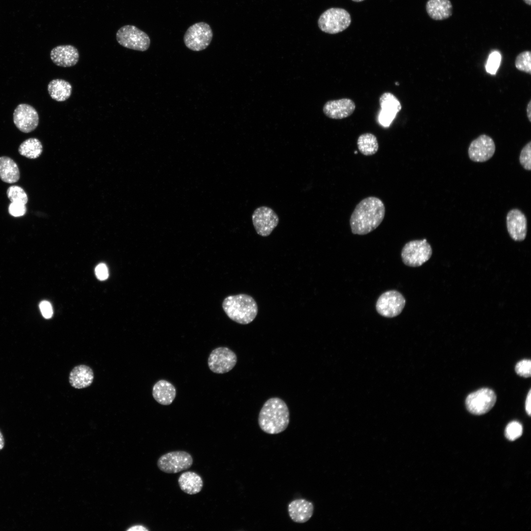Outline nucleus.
Segmentation results:
<instances>
[{"instance_id":"obj_1","label":"nucleus","mask_w":531,"mask_h":531,"mask_svg":"<svg viewBox=\"0 0 531 531\" xmlns=\"http://www.w3.org/2000/svg\"><path fill=\"white\" fill-rule=\"evenodd\" d=\"M385 209L383 201L370 196L362 200L355 206L350 219L353 234L364 235L375 230L382 222Z\"/></svg>"},{"instance_id":"obj_2","label":"nucleus","mask_w":531,"mask_h":531,"mask_svg":"<svg viewBox=\"0 0 531 531\" xmlns=\"http://www.w3.org/2000/svg\"><path fill=\"white\" fill-rule=\"evenodd\" d=\"M290 413L286 403L281 399L273 397L263 405L259 414V425L264 432L277 434L288 426Z\"/></svg>"},{"instance_id":"obj_3","label":"nucleus","mask_w":531,"mask_h":531,"mask_svg":"<svg viewBox=\"0 0 531 531\" xmlns=\"http://www.w3.org/2000/svg\"><path fill=\"white\" fill-rule=\"evenodd\" d=\"M222 308L227 316L241 324L251 323L258 314V305L250 295L240 294L227 296L222 302Z\"/></svg>"},{"instance_id":"obj_4","label":"nucleus","mask_w":531,"mask_h":531,"mask_svg":"<svg viewBox=\"0 0 531 531\" xmlns=\"http://www.w3.org/2000/svg\"><path fill=\"white\" fill-rule=\"evenodd\" d=\"M351 23L349 13L343 8H330L320 16L318 24L320 29L329 34H336L346 30Z\"/></svg>"},{"instance_id":"obj_5","label":"nucleus","mask_w":531,"mask_h":531,"mask_svg":"<svg viewBox=\"0 0 531 531\" xmlns=\"http://www.w3.org/2000/svg\"><path fill=\"white\" fill-rule=\"evenodd\" d=\"M432 249L426 239L411 240L406 243L401 251L404 264L409 266H421L431 258Z\"/></svg>"},{"instance_id":"obj_6","label":"nucleus","mask_w":531,"mask_h":531,"mask_svg":"<svg viewBox=\"0 0 531 531\" xmlns=\"http://www.w3.org/2000/svg\"><path fill=\"white\" fill-rule=\"evenodd\" d=\"M116 39L125 48L142 52L147 51L150 44L148 35L133 25L121 27L116 33Z\"/></svg>"},{"instance_id":"obj_7","label":"nucleus","mask_w":531,"mask_h":531,"mask_svg":"<svg viewBox=\"0 0 531 531\" xmlns=\"http://www.w3.org/2000/svg\"><path fill=\"white\" fill-rule=\"evenodd\" d=\"M213 37L210 26L204 22L194 24L186 31L183 41L185 46L193 51H201L206 49L210 44Z\"/></svg>"},{"instance_id":"obj_8","label":"nucleus","mask_w":531,"mask_h":531,"mask_svg":"<svg viewBox=\"0 0 531 531\" xmlns=\"http://www.w3.org/2000/svg\"><path fill=\"white\" fill-rule=\"evenodd\" d=\"M191 455L185 451H174L161 456L157 465L159 469L167 473H176L186 470L193 464Z\"/></svg>"},{"instance_id":"obj_9","label":"nucleus","mask_w":531,"mask_h":531,"mask_svg":"<svg viewBox=\"0 0 531 531\" xmlns=\"http://www.w3.org/2000/svg\"><path fill=\"white\" fill-rule=\"evenodd\" d=\"M495 392L488 388H482L470 393L466 398L467 410L475 415H482L488 412L496 402Z\"/></svg>"},{"instance_id":"obj_10","label":"nucleus","mask_w":531,"mask_h":531,"mask_svg":"<svg viewBox=\"0 0 531 531\" xmlns=\"http://www.w3.org/2000/svg\"><path fill=\"white\" fill-rule=\"evenodd\" d=\"M405 304L406 299L400 292L396 290H390L379 296L376 302V308L381 316L393 318L402 312Z\"/></svg>"},{"instance_id":"obj_11","label":"nucleus","mask_w":531,"mask_h":531,"mask_svg":"<svg viewBox=\"0 0 531 531\" xmlns=\"http://www.w3.org/2000/svg\"><path fill=\"white\" fill-rule=\"evenodd\" d=\"M236 362V355L232 350L227 347H220L211 351L207 364L213 373L224 374L232 370Z\"/></svg>"},{"instance_id":"obj_12","label":"nucleus","mask_w":531,"mask_h":531,"mask_svg":"<svg viewBox=\"0 0 531 531\" xmlns=\"http://www.w3.org/2000/svg\"><path fill=\"white\" fill-rule=\"evenodd\" d=\"M252 220L256 233L265 237L270 235L279 221L276 212L266 206L256 208L252 214Z\"/></svg>"},{"instance_id":"obj_13","label":"nucleus","mask_w":531,"mask_h":531,"mask_svg":"<svg viewBox=\"0 0 531 531\" xmlns=\"http://www.w3.org/2000/svg\"><path fill=\"white\" fill-rule=\"evenodd\" d=\"M13 122L21 132L28 133L35 130L39 123V116L35 109L25 103L19 104L13 115Z\"/></svg>"},{"instance_id":"obj_14","label":"nucleus","mask_w":531,"mask_h":531,"mask_svg":"<svg viewBox=\"0 0 531 531\" xmlns=\"http://www.w3.org/2000/svg\"><path fill=\"white\" fill-rule=\"evenodd\" d=\"M495 150V144L493 139L488 135L482 134L471 143L468 154L471 160L483 162L490 159Z\"/></svg>"},{"instance_id":"obj_15","label":"nucleus","mask_w":531,"mask_h":531,"mask_svg":"<svg viewBox=\"0 0 531 531\" xmlns=\"http://www.w3.org/2000/svg\"><path fill=\"white\" fill-rule=\"evenodd\" d=\"M355 107V103L353 100L343 98L327 101L323 106V111L330 118L341 119L351 116Z\"/></svg>"},{"instance_id":"obj_16","label":"nucleus","mask_w":531,"mask_h":531,"mask_svg":"<svg viewBox=\"0 0 531 531\" xmlns=\"http://www.w3.org/2000/svg\"><path fill=\"white\" fill-rule=\"evenodd\" d=\"M506 226L510 237L515 241H523L527 232V221L524 214L519 209L510 210L506 216Z\"/></svg>"},{"instance_id":"obj_17","label":"nucleus","mask_w":531,"mask_h":531,"mask_svg":"<svg viewBox=\"0 0 531 531\" xmlns=\"http://www.w3.org/2000/svg\"><path fill=\"white\" fill-rule=\"evenodd\" d=\"M52 61L56 65L63 67H69L75 65L79 59L78 49L71 45L57 46L50 52Z\"/></svg>"},{"instance_id":"obj_18","label":"nucleus","mask_w":531,"mask_h":531,"mask_svg":"<svg viewBox=\"0 0 531 531\" xmlns=\"http://www.w3.org/2000/svg\"><path fill=\"white\" fill-rule=\"evenodd\" d=\"M313 504L304 499L293 500L288 506V513L291 519L297 523L308 521L314 512Z\"/></svg>"},{"instance_id":"obj_19","label":"nucleus","mask_w":531,"mask_h":531,"mask_svg":"<svg viewBox=\"0 0 531 531\" xmlns=\"http://www.w3.org/2000/svg\"><path fill=\"white\" fill-rule=\"evenodd\" d=\"M93 378V372L89 366L80 365L74 367L70 372L69 381L72 387L81 389L89 386Z\"/></svg>"},{"instance_id":"obj_20","label":"nucleus","mask_w":531,"mask_h":531,"mask_svg":"<svg viewBox=\"0 0 531 531\" xmlns=\"http://www.w3.org/2000/svg\"><path fill=\"white\" fill-rule=\"evenodd\" d=\"M426 10L431 19L442 21L451 16L453 6L450 0H428Z\"/></svg>"},{"instance_id":"obj_21","label":"nucleus","mask_w":531,"mask_h":531,"mask_svg":"<svg viewBox=\"0 0 531 531\" xmlns=\"http://www.w3.org/2000/svg\"><path fill=\"white\" fill-rule=\"evenodd\" d=\"M152 396L160 404L169 405L173 403L176 396V389L170 382L160 380L152 387Z\"/></svg>"},{"instance_id":"obj_22","label":"nucleus","mask_w":531,"mask_h":531,"mask_svg":"<svg viewBox=\"0 0 531 531\" xmlns=\"http://www.w3.org/2000/svg\"><path fill=\"white\" fill-rule=\"evenodd\" d=\"M178 483L180 489L189 495H194L201 492L204 484L201 476L192 471L182 473L178 477Z\"/></svg>"},{"instance_id":"obj_23","label":"nucleus","mask_w":531,"mask_h":531,"mask_svg":"<svg viewBox=\"0 0 531 531\" xmlns=\"http://www.w3.org/2000/svg\"><path fill=\"white\" fill-rule=\"evenodd\" d=\"M47 89L51 98L58 102H63L70 97L72 87L65 80L56 79L49 82Z\"/></svg>"},{"instance_id":"obj_24","label":"nucleus","mask_w":531,"mask_h":531,"mask_svg":"<svg viewBox=\"0 0 531 531\" xmlns=\"http://www.w3.org/2000/svg\"><path fill=\"white\" fill-rule=\"evenodd\" d=\"M20 176L19 168L13 159L7 156L0 157V178L3 182L15 183Z\"/></svg>"},{"instance_id":"obj_25","label":"nucleus","mask_w":531,"mask_h":531,"mask_svg":"<svg viewBox=\"0 0 531 531\" xmlns=\"http://www.w3.org/2000/svg\"><path fill=\"white\" fill-rule=\"evenodd\" d=\"M357 145L359 151L366 156L375 154L379 149L377 137L371 133L361 134L357 139Z\"/></svg>"},{"instance_id":"obj_26","label":"nucleus","mask_w":531,"mask_h":531,"mask_svg":"<svg viewBox=\"0 0 531 531\" xmlns=\"http://www.w3.org/2000/svg\"><path fill=\"white\" fill-rule=\"evenodd\" d=\"M43 151L41 142L36 138H30L22 143L18 148L19 153L27 158L35 159Z\"/></svg>"},{"instance_id":"obj_27","label":"nucleus","mask_w":531,"mask_h":531,"mask_svg":"<svg viewBox=\"0 0 531 531\" xmlns=\"http://www.w3.org/2000/svg\"><path fill=\"white\" fill-rule=\"evenodd\" d=\"M381 111L396 116L401 110L402 105L398 98L389 92L383 93L379 98Z\"/></svg>"},{"instance_id":"obj_28","label":"nucleus","mask_w":531,"mask_h":531,"mask_svg":"<svg viewBox=\"0 0 531 531\" xmlns=\"http://www.w3.org/2000/svg\"><path fill=\"white\" fill-rule=\"evenodd\" d=\"M515 65L517 69L531 74V53L530 51H525L516 57Z\"/></svg>"},{"instance_id":"obj_29","label":"nucleus","mask_w":531,"mask_h":531,"mask_svg":"<svg viewBox=\"0 0 531 531\" xmlns=\"http://www.w3.org/2000/svg\"><path fill=\"white\" fill-rule=\"evenodd\" d=\"M7 196L11 202L20 203L26 205L28 201V195L19 186L12 185L7 190Z\"/></svg>"},{"instance_id":"obj_30","label":"nucleus","mask_w":531,"mask_h":531,"mask_svg":"<svg viewBox=\"0 0 531 531\" xmlns=\"http://www.w3.org/2000/svg\"><path fill=\"white\" fill-rule=\"evenodd\" d=\"M523 427L518 421H513L507 424L505 429V437L510 441H514L522 434Z\"/></svg>"},{"instance_id":"obj_31","label":"nucleus","mask_w":531,"mask_h":531,"mask_svg":"<svg viewBox=\"0 0 531 531\" xmlns=\"http://www.w3.org/2000/svg\"><path fill=\"white\" fill-rule=\"evenodd\" d=\"M501 56L497 51L491 53L488 58L486 64V69L488 73L491 74H495L500 64Z\"/></svg>"},{"instance_id":"obj_32","label":"nucleus","mask_w":531,"mask_h":531,"mask_svg":"<svg viewBox=\"0 0 531 531\" xmlns=\"http://www.w3.org/2000/svg\"><path fill=\"white\" fill-rule=\"evenodd\" d=\"M521 165L526 170L531 169V142L527 143L521 150L519 157Z\"/></svg>"},{"instance_id":"obj_33","label":"nucleus","mask_w":531,"mask_h":531,"mask_svg":"<svg viewBox=\"0 0 531 531\" xmlns=\"http://www.w3.org/2000/svg\"><path fill=\"white\" fill-rule=\"evenodd\" d=\"M516 373L520 376L529 378L531 375V361L530 359H523L518 362L515 366Z\"/></svg>"},{"instance_id":"obj_34","label":"nucleus","mask_w":531,"mask_h":531,"mask_svg":"<svg viewBox=\"0 0 531 531\" xmlns=\"http://www.w3.org/2000/svg\"><path fill=\"white\" fill-rule=\"evenodd\" d=\"M8 212L12 216L20 217L24 216L27 212L26 205L16 202H11L8 206Z\"/></svg>"},{"instance_id":"obj_35","label":"nucleus","mask_w":531,"mask_h":531,"mask_svg":"<svg viewBox=\"0 0 531 531\" xmlns=\"http://www.w3.org/2000/svg\"><path fill=\"white\" fill-rule=\"evenodd\" d=\"M39 308L42 316L46 319L51 318L53 314L51 303L46 300L41 301L39 304Z\"/></svg>"},{"instance_id":"obj_36","label":"nucleus","mask_w":531,"mask_h":531,"mask_svg":"<svg viewBox=\"0 0 531 531\" xmlns=\"http://www.w3.org/2000/svg\"><path fill=\"white\" fill-rule=\"evenodd\" d=\"M95 273L97 278L100 280H105L109 276L108 267L103 263H100L96 266Z\"/></svg>"},{"instance_id":"obj_37","label":"nucleus","mask_w":531,"mask_h":531,"mask_svg":"<svg viewBox=\"0 0 531 531\" xmlns=\"http://www.w3.org/2000/svg\"><path fill=\"white\" fill-rule=\"evenodd\" d=\"M396 116L381 111L379 117L380 123L384 126H388Z\"/></svg>"},{"instance_id":"obj_38","label":"nucleus","mask_w":531,"mask_h":531,"mask_svg":"<svg viewBox=\"0 0 531 531\" xmlns=\"http://www.w3.org/2000/svg\"><path fill=\"white\" fill-rule=\"evenodd\" d=\"M531 390H529L525 402V410L527 413L531 416Z\"/></svg>"},{"instance_id":"obj_39","label":"nucleus","mask_w":531,"mask_h":531,"mask_svg":"<svg viewBox=\"0 0 531 531\" xmlns=\"http://www.w3.org/2000/svg\"><path fill=\"white\" fill-rule=\"evenodd\" d=\"M128 531H148V529H147L146 527H145L144 526H142V525H136V526L131 527V528H129L128 529Z\"/></svg>"},{"instance_id":"obj_40","label":"nucleus","mask_w":531,"mask_h":531,"mask_svg":"<svg viewBox=\"0 0 531 531\" xmlns=\"http://www.w3.org/2000/svg\"><path fill=\"white\" fill-rule=\"evenodd\" d=\"M527 117L530 122H531V100H530L527 107Z\"/></svg>"},{"instance_id":"obj_41","label":"nucleus","mask_w":531,"mask_h":531,"mask_svg":"<svg viewBox=\"0 0 531 531\" xmlns=\"http://www.w3.org/2000/svg\"><path fill=\"white\" fill-rule=\"evenodd\" d=\"M4 438H3L2 434H1V432L0 431V450H1L3 448V447H4Z\"/></svg>"},{"instance_id":"obj_42","label":"nucleus","mask_w":531,"mask_h":531,"mask_svg":"<svg viewBox=\"0 0 531 531\" xmlns=\"http://www.w3.org/2000/svg\"><path fill=\"white\" fill-rule=\"evenodd\" d=\"M523 1L528 5L530 6L531 4V0H523Z\"/></svg>"},{"instance_id":"obj_43","label":"nucleus","mask_w":531,"mask_h":531,"mask_svg":"<svg viewBox=\"0 0 531 531\" xmlns=\"http://www.w3.org/2000/svg\"><path fill=\"white\" fill-rule=\"evenodd\" d=\"M352 0L354 1H355V2H360V1H363L364 0Z\"/></svg>"}]
</instances>
